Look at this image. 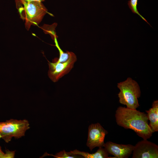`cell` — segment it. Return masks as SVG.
I'll list each match as a JSON object with an SVG mask.
<instances>
[{
    "mask_svg": "<svg viewBox=\"0 0 158 158\" xmlns=\"http://www.w3.org/2000/svg\"><path fill=\"white\" fill-rule=\"evenodd\" d=\"M115 117L118 125L126 129L132 130L143 139L147 140L152 136L153 133L144 112L136 109L120 106L116 110Z\"/></svg>",
    "mask_w": 158,
    "mask_h": 158,
    "instance_id": "6da1fadb",
    "label": "cell"
},
{
    "mask_svg": "<svg viewBox=\"0 0 158 158\" xmlns=\"http://www.w3.org/2000/svg\"><path fill=\"white\" fill-rule=\"evenodd\" d=\"M16 8L20 18L25 21V27L28 30L31 25H37L48 12L42 3L38 1L24 3Z\"/></svg>",
    "mask_w": 158,
    "mask_h": 158,
    "instance_id": "7a4b0ae2",
    "label": "cell"
},
{
    "mask_svg": "<svg viewBox=\"0 0 158 158\" xmlns=\"http://www.w3.org/2000/svg\"><path fill=\"white\" fill-rule=\"evenodd\" d=\"M120 90L118 94L120 103L126 107L136 109L139 106L138 98L141 95V91L138 83L130 77L117 83Z\"/></svg>",
    "mask_w": 158,
    "mask_h": 158,
    "instance_id": "3957f363",
    "label": "cell"
},
{
    "mask_svg": "<svg viewBox=\"0 0 158 158\" xmlns=\"http://www.w3.org/2000/svg\"><path fill=\"white\" fill-rule=\"evenodd\" d=\"M30 128L29 122L26 119H11L0 122V134L1 138L7 143L10 142L13 137L19 138L24 136L26 131Z\"/></svg>",
    "mask_w": 158,
    "mask_h": 158,
    "instance_id": "277c9868",
    "label": "cell"
},
{
    "mask_svg": "<svg viewBox=\"0 0 158 158\" xmlns=\"http://www.w3.org/2000/svg\"><path fill=\"white\" fill-rule=\"evenodd\" d=\"M77 59L76 56L73 53L69 59L64 62H58L55 59L52 62L48 61L49 68L48 75L49 78L54 82H57L70 71Z\"/></svg>",
    "mask_w": 158,
    "mask_h": 158,
    "instance_id": "5b68a950",
    "label": "cell"
},
{
    "mask_svg": "<svg viewBox=\"0 0 158 158\" xmlns=\"http://www.w3.org/2000/svg\"><path fill=\"white\" fill-rule=\"evenodd\" d=\"M108 133L99 123L90 124L88 127L87 146L91 151L96 147H104L105 137Z\"/></svg>",
    "mask_w": 158,
    "mask_h": 158,
    "instance_id": "8992f818",
    "label": "cell"
},
{
    "mask_svg": "<svg viewBox=\"0 0 158 158\" xmlns=\"http://www.w3.org/2000/svg\"><path fill=\"white\" fill-rule=\"evenodd\" d=\"M132 154V158H157L158 146L143 139L134 146Z\"/></svg>",
    "mask_w": 158,
    "mask_h": 158,
    "instance_id": "52a82bcc",
    "label": "cell"
},
{
    "mask_svg": "<svg viewBox=\"0 0 158 158\" xmlns=\"http://www.w3.org/2000/svg\"><path fill=\"white\" fill-rule=\"evenodd\" d=\"M104 147L108 154L114 156L116 158H127L132 154L134 146L130 144H119L108 141L104 144Z\"/></svg>",
    "mask_w": 158,
    "mask_h": 158,
    "instance_id": "ba28073f",
    "label": "cell"
},
{
    "mask_svg": "<svg viewBox=\"0 0 158 158\" xmlns=\"http://www.w3.org/2000/svg\"><path fill=\"white\" fill-rule=\"evenodd\" d=\"M148 120L150 121L149 125L152 132L158 131V100H154L152 107L146 110Z\"/></svg>",
    "mask_w": 158,
    "mask_h": 158,
    "instance_id": "9c48e42d",
    "label": "cell"
},
{
    "mask_svg": "<svg viewBox=\"0 0 158 158\" xmlns=\"http://www.w3.org/2000/svg\"><path fill=\"white\" fill-rule=\"evenodd\" d=\"M97 151L94 153H89L87 152H82L75 150L70 151L72 154L79 155L85 158H107L108 153L104 148L102 147H99Z\"/></svg>",
    "mask_w": 158,
    "mask_h": 158,
    "instance_id": "30bf717a",
    "label": "cell"
},
{
    "mask_svg": "<svg viewBox=\"0 0 158 158\" xmlns=\"http://www.w3.org/2000/svg\"><path fill=\"white\" fill-rule=\"evenodd\" d=\"M54 41L55 46L58 49L59 53V58H56L55 59L58 62L63 63L69 59L73 53L68 51H66L65 52H64L59 47L57 40V38H55Z\"/></svg>",
    "mask_w": 158,
    "mask_h": 158,
    "instance_id": "8fae6325",
    "label": "cell"
},
{
    "mask_svg": "<svg viewBox=\"0 0 158 158\" xmlns=\"http://www.w3.org/2000/svg\"><path fill=\"white\" fill-rule=\"evenodd\" d=\"M57 25V23H54L51 25H44L42 27L44 32L45 33L49 34L53 40L55 38H57L58 37L56 35L55 30Z\"/></svg>",
    "mask_w": 158,
    "mask_h": 158,
    "instance_id": "7c38bea8",
    "label": "cell"
},
{
    "mask_svg": "<svg viewBox=\"0 0 158 158\" xmlns=\"http://www.w3.org/2000/svg\"><path fill=\"white\" fill-rule=\"evenodd\" d=\"M138 0H130L128 1V5L132 12L138 14L144 21L150 25L146 19L144 18L138 12L137 8Z\"/></svg>",
    "mask_w": 158,
    "mask_h": 158,
    "instance_id": "4fadbf2b",
    "label": "cell"
},
{
    "mask_svg": "<svg viewBox=\"0 0 158 158\" xmlns=\"http://www.w3.org/2000/svg\"><path fill=\"white\" fill-rule=\"evenodd\" d=\"M76 155L72 154L70 152H67L63 150L57 153L53 156L57 158H73L77 157Z\"/></svg>",
    "mask_w": 158,
    "mask_h": 158,
    "instance_id": "5bb4252c",
    "label": "cell"
},
{
    "mask_svg": "<svg viewBox=\"0 0 158 158\" xmlns=\"http://www.w3.org/2000/svg\"><path fill=\"white\" fill-rule=\"evenodd\" d=\"M15 152L13 151H8L6 153H4L2 151L0 146V158H13Z\"/></svg>",
    "mask_w": 158,
    "mask_h": 158,
    "instance_id": "9a60e30c",
    "label": "cell"
},
{
    "mask_svg": "<svg viewBox=\"0 0 158 158\" xmlns=\"http://www.w3.org/2000/svg\"><path fill=\"white\" fill-rule=\"evenodd\" d=\"M45 0H15L16 7L24 3H28L33 1H38L42 2Z\"/></svg>",
    "mask_w": 158,
    "mask_h": 158,
    "instance_id": "2e32d148",
    "label": "cell"
},
{
    "mask_svg": "<svg viewBox=\"0 0 158 158\" xmlns=\"http://www.w3.org/2000/svg\"><path fill=\"white\" fill-rule=\"evenodd\" d=\"M2 138V136L1 134H0V138Z\"/></svg>",
    "mask_w": 158,
    "mask_h": 158,
    "instance_id": "e0dca14e",
    "label": "cell"
}]
</instances>
